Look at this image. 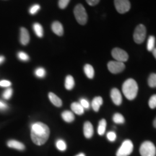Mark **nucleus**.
<instances>
[{
  "instance_id": "1",
  "label": "nucleus",
  "mask_w": 156,
  "mask_h": 156,
  "mask_svg": "<svg viewBox=\"0 0 156 156\" xmlns=\"http://www.w3.org/2000/svg\"><path fill=\"white\" fill-rule=\"evenodd\" d=\"M50 135V129L42 122L34 123L31 126V139L34 144L42 145L47 141Z\"/></svg>"
},
{
  "instance_id": "2",
  "label": "nucleus",
  "mask_w": 156,
  "mask_h": 156,
  "mask_svg": "<svg viewBox=\"0 0 156 156\" xmlns=\"http://www.w3.org/2000/svg\"><path fill=\"white\" fill-rule=\"evenodd\" d=\"M122 91L126 98L130 101L134 100L138 93L137 83L132 78L126 80L122 85Z\"/></svg>"
},
{
  "instance_id": "3",
  "label": "nucleus",
  "mask_w": 156,
  "mask_h": 156,
  "mask_svg": "<svg viewBox=\"0 0 156 156\" xmlns=\"http://www.w3.org/2000/svg\"><path fill=\"white\" fill-rule=\"evenodd\" d=\"M74 15H75V19L80 24H86L87 21V15L85 7L83 5L79 4L75 6V9H74Z\"/></svg>"
},
{
  "instance_id": "4",
  "label": "nucleus",
  "mask_w": 156,
  "mask_h": 156,
  "mask_svg": "<svg viewBox=\"0 0 156 156\" xmlns=\"http://www.w3.org/2000/svg\"><path fill=\"white\" fill-rule=\"evenodd\" d=\"M140 153L142 156H155V146L152 142H144L140 147Z\"/></svg>"
},
{
  "instance_id": "5",
  "label": "nucleus",
  "mask_w": 156,
  "mask_h": 156,
  "mask_svg": "<svg viewBox=\"0 0 156 156\" xmlns=\"http://www.w3.org/2000/svg\"><path fill=\"white\" fill-rule=\"evenodd\" d=\"M146 32H147V30H146V28L145 25L142 24L138 25L136 27L135 30H134L133 35L134 42L138 44L143 43L144 41L145 40Z\"/></svg>"
},
{
  "instance_id": "6",
  "label": "nucleus",
  "mask_w": 156,
  "mask_h": 156,
  "mask_svg": "<svg viewBox=\"0 0 156 156\" xmlns=\"http://www.w3.org/2000/svg\"><path fill=\"white\" fill-rule=\"evenodd\" d=\"M133 151V144L131 140H126L116 152V156H129Z\"/></svg>"
},
{
  "instance_id": "7",
  "label": "nucleus",
  "mask_w": 156,
  "mask_h": 156,
  "mask_svg": "<svg viewBox=\"0 0 156 156\" xmlns=\"http://www.w3.org/2000/svg\"><path fill=\"white\" fill-rule=\"evenodd\" d=\"M114 5L117 12L121 14L127 12L131 7V4L129 0H114Z\"/></svg>"
},
{
  "instance_id": "8",
  "label": "nucleus",
  "mask_w": 156,
  "mask_h": 156,
  "mask_svg": "<svg viewBox=\"0 0 156 156\" xmlns=\"http://www.w3.org/2000/svg\"><path fill=\"white\" fill-rule=\"evenodd\" d=\"M112 54L116 61L124 62H126L129 58V55L124 50L119 48H114L112 50Z\"/></svg>"
},
{
  "instance_id": "9",
  "label": "nucleus",
  "mask_w": 156,
  "mask_h": 156,
  "mask_svg": "<svg viewBox=\"0 0 156 156\" xmlns=\"http://www.w3.org/2000/svg\"><path fill=\"white\" fill-rule=\"evenodd\" d=\"M108 69L113 74H118L125 69V64L124 62L118 61H111L108 63Z\"/></svg>"
},
{
  "instance_id": "10",
  "label": "nucleus",
  "mask_w": 156,
  "mask_h": 156,
  "mask_svg": "<svg viewBox=\"0 0 156 156\" xmlns=\"http://www.w3.org/2000/svg\"><path fill=\"white\" fill-rule=\"evenodd\" d=\"M111 98L116 106H119L122 102V97L120 91L117 88H113L111 91Z\"/></svg>"
},
{
  "instance_id": "11",
  "label": "nucleus",
  "mask_w": 156,
  "mask_h": 156,
  "mask_svg": "<svg viewBox=\"0 0 156 156\" xmlns=\"http://www.w3.org/2000/svg\"><path fill=\"white\" fill-rule=\"evenodd\" d=\"M20 41L22 45H27L30 41V35L28 30L25 28H20Z\"/></svg>"
},
{
  "instance_id": "12",
  "label": "nucleus",
  "mask_w": 156,
  "mask_h": 156,
  "mask_svg": "<svg viewBox=\"0 0 156 156\" xmlns=\"http://www.w3.org/2000/svg\"><path fill=\"white\" fill-rule=\"evenodd\" d=\"M83 132L84 135L87 139L91 138L93 135V127L92 124L89 122H85L83 126Z\"/></svg>"
},
{
  "instance_id": "13",
  "label": "nucleus",
  "mask_w": 156,
  "mask_h": 156,
  "mask_svg": "<svg viewBox=\"0 0 156 156\" xmlns=\"http://www.w3.org/2000/svg\"><path fill=\"white\" fill-rule=\"evenodd\" d=\"M51 29L54 34L58 36H62L64 34V28L62 23L58 21H54L51 25Z\"/></svg>"
},
{
  "instance_id": "14",
  "label": "nucleus",
  "mask_w": 156,
  "mask_h": 156,
  "mask_svg": "<svg viewBox=\"0 0 156 156\" xmlns=\"http://www.w3.org/2000/svg\"><path fill=\"white\" fill-rule=\"evenodd\" d=\"M7 145L9 147L15 148V149L19 150V151H23L25 149V145H23L22 142L17 141V140H9V141L7 142Z\"/></svg>"
},
{
  "instance_id": "15",
  "label": "nucleus",
  "mask_w": 156,
  "mask_h": 156,
  "mask_svg": "<svg viewBox=\"0 0 156 156\" xmlns=\"http://www.w3.org/2000/svg\"><path fill=\"white\" fill-rule=\"evenodd\" d=\"M48 98H49L51 102L56 107H61L62 106V101L57 95L53 93H48Z\"/></svg>"
},
{
  "instance_id": "16",
  "label": "nucleus",
  "mask_w": 156,
  "mask_h": 156,
  "mask_svg": "<svg viewBox=\"0 0 156 156\" xmlns=\"http://www.w3.org/2000/svg\"><path fill=\"white\" fill-rule=\"evenodd\" d=\"M91 104H92L93 110H94L95 112H98L99 111V109H100L101 105L103 104V98L100 96L95 97L93 100Z\"/></svg>"
},
{
  "instance_id": "17",
  "label": "nucleus",
  "mask_w": 156,
  "mask_h": 156,
  "mask_svg": "<svg viewBox=\"0 0 156 156\" xmlns=\"http://www.w3.org/2000/svg\"><path fill=\"white\" fill-rule=\"evenodd\" d=\"M71 108H72V110H73V112L76 114H77V115L83 114L84 108L81 106V104L80 103L74 102L72 103Z\"/></svg>"
},
{
  "instance_id": "18",
  "label": "nucleus",
  "mask_w": 156,
  "mask_h": 156,
  "mask_svg": "<svg viewBox=\"0 0 156 156\" xmlns=\"http://www.w3.org/2000/svg\"><path fill=\"white\" fill-rule=\"evenodd\" d=\"M84 72H85V74L89 79H93L94 77L95 71L93 66L90 65V64H87L84 66Z\"/></svg>"
},
{
  "instance_id": "19",
  "label": "nucleus",
  "mask_w": 156,
  "mask_h": 156,
  "mask_svg": "<svg viewBox=\"0 0 156 156\" xmlns=\"http://www.w3.org/2000/svg\"><path fill=\"white\" fill-rule=\"evenodd\" d=\"M62 119H63L64 122L70 123L73 122L74 120H75V115L72 112H69V111H65L62 114Z\"/></svg>"
},
{
  "instance_id": "20",
  "label": "nucleus",
  "mask_w": 156,
  "mask_h": 156,
  "mask_svg": "<svg viewBox=\"0 0 156 156\" xmlns=\"http://www.w3.org/2000/svg\"><path fill=\"white\" fill-rule=\"evenodd\" d=\"M64 86L65 88L68 90H71L75 86V80L73 76L68 75L67 76L65 79V83H64Z\"/></svg>"
},
{
  "instance_id": "21",
  "label": "nucleus",
  "mask_w": 156,
  "mask_h": 156,
  "mask_svg": "<svg viewBox=\"0 0 156 156\" xmlns=\"http://www.w3.org/2000/svg\"><path fill=\"white\" fill-rule=\"evenodd\" d=\"M34 30L36 36L39 38H42L44 36V29H43L42 25L38 23H36L34 24Z\"/></svg>"
},
{
  "instance_id": "22",
  "label": "nucleus",
  "mask_w": 156,
  "mask_h": 156,
  "mask_svg": "<svg viewBox=\"0 0 156 156\" xmlns=\"http://www.w3.org/2000/svg\"><path fill=\"white\" fill-rule=\"evenodd\" d=\"M106 129V121L103 119L99 122L98 127V133L99 135H103Z\"/></svg>"
},
{
  "instance_id": "23",
  "label": "nucleus",
  "mask_w": 156,
  "mask_h": 156,
  "mask_svg": "<svg viewBox=\"0 0 156 156\" xmlns=\"http://www.w3.org/2000/svg\"><path fill=\"white\" fill-rule=\"evenodd\" d=\"M155 38L153 36H151L147 40V48L149 51H153V50L155 48Z\"/></svg>"
},
{
  "instance_id": "24",
  "label": "nucleus",
  "mask_w": 156,
  "mask_h": 156,
  "mask_svg": "<svg viewBox=\"0 0 156 156\" xmlns=\"http://www.w3.org/2000/svg\"><path fill=\"white\" fill-rule=\"evenodd\" d=\"M147 83L151 87H156V73H152L150 75Z\"/></svg>"
},
{
  "instance_id": "25",
  "label": "nucleus",
  "mask_w": 156,
  "mask_h": 156,
  "mask_svg": "<svg viewBox=\"0 0 156 156\" xmlns=\"http://www.w3.org/2000/svg\"><path fill=\"white\" fill-rule=\"evenodd\" d=\"M113 120H114V122L116 123V124H122L124 123V117L121 114L116 113V114H115L114 115V116H113Z\"/></svg>"
},
{
  "instance_id": "26",
  "label": "nucleus",
  "mask_w": 156,
  "mask_h": 156,
  "mask_svg": "<svg viewBox=\"0 0 156 156\" xmlns=\"http://www.w3.org/2000/svg\"><path fill=\"white\" fill-rule=\"evenodd\" d=\"M46 70L43 67H38L35 70V75L38 78H44L46 76Z\"/></svg>"
},
{
  "instance_id": "27",
  "label": "nucleus",
  "mask_w": 156,
  "mask_h": 156,
  "mask_svg": "<svg viewBox=\"0 0 156 156\" xmlns=\"http://www.w3.org/2000/svg\"><path fill=\"white\" fill-rule=\"evenodd\" d=\"M56 147L58 148L59 151H64L67 149V145H66L65 142L62 140H58L56 142Z\"/></svg>"
},
{
  "instance_id": "28",
  "label": "nucleus",
  "mask_w": 156,
  "mask_h": 156,
  "mask_svg": "<svg viewBox=\"0 0 156 156\" xmlns=\"http://www.w3.org/2000/svg\"><path fill=\"white\" fill-rule=\"evenodd\" d=\"M17 57H18L20 60H21L23 62H27L30 59V57H29L28 54L23 51H19L17 53Z\"/></svg>"
},
{
  "instance_id": "29",
  "label": "nucleus",
  "mask_w": 156,
  "mask_h": 156,
  "mask_svg": "<svg viewBox=\"0 0 156 156\" xmlns=\"http://www.w3.org/2000/svg\"><path fill=\"white\" fill-rule=\"evenodd\" d=\"M40 8H41L40 5H38V4H35V5L30 7V9H29V12H30L31 15H35L38 12Z\"/></svg>"
},
{
  "instance_id": "30",
  "label": "nucleus",
  "mask_w": 156,
  "mask_h": 156,
  "mask_svg": "<svg viewBox=\"0 0 156 156\" xmlns=\"http://www.w3.org/2000/svg\"><path fill=\"white\" fill-rule=\"evenodd\" d=\"M148 104H149L150 108L152 109H154L156 108V95H152L151 98H150Z\"/></svg>"
},
{
  "instance_id": "31",
  "label": "nucleus",
  "mask_w": 156,
  "mask_h": 156,
  "mask_svg": "<svg viewBox=\"0 0 156 156\" xmlns=\"http://www.w3.org/2000/svg\"><path fill=\"white\" fill-rule=\"evenodd\" d=\"M70 0H58V7L60 9H65L67 7Z\"/></svg>"
},
{
  "instance_id": "32",
  "label": "nucleus",
  "mask_w": 156,
  "mask_h": 156,
  "mask_svg": "<svg viewBox=\"0 0 156 156\" xmlns=\"http://www.w3.org/2000/svg\"><path fill=\"white\" fill-rule=\"evenodd\" d=\"M12 95V90L9 88L6 90L5 92L3 93V98L5 99H9Z\"/></svg>"
},
{
  "instance_id": "33",
  "label": "nucleus",
  "mask_w": 156,
  "mask_h": 156,
  "mask_svg": "<svg viewBox=\"0 0 156 156\" xmlns=\"http://www.w3.org/2000/svg\"><path fill=\"white\" fill-rule=\"evenodd\" d=\"M80 103L81 104V106L83 107L84 109H87L89 108L90 107V103L88 102V101L86 100L85 98H81L80 101Z\"/></svg>"
},
{
  "instance_id": "34",
  "label": "nucleus",
  "mask_w": 156,
  "mask_h": 156,
  "mask_svg": "<svg viewBox=\"0 0 156 156\" xmlns=\"http://www.w3.org/2000/svg\"><path fill=\"white\" fill-rule=\"evenodd\" d=\"M107 138H108V140H109V141L114 142L116 140V134H115V132H109L107 134Z\"/></svg>"
},
{
  "instance_id": "35",
  "label": "nucleus",
  "mask_w": 156,
  "mask_h": 156,
  "mask_svg": "<svg viewBox=\"0 0 156 156\" xmlns=\"http://www.w3.org/2000/svg\"><path fill=\"white\" fill-rule=\"evenodd\" d=\"M10 85H11V83L8 80H4L0 81V86L1 87H9Z\"/></svg>"
},
{
  "instance_id": "36",
  "label": "nucleus",
  "mask_w": 156,
  "mask_h": 156,
  "mask_svg": "<svg viewBox=\"0 0 156 156\" xmlns=\"http://www.w3.org/2000/svg\"><path fill=\"white\" fill-rule=\"evenodd\" d=\"M86 2L89 5L95 6L97 4H98L99 2H100V0H86Z\"/></svg>"
},
{
  "instance_id": "37",
  "label": "nucleus",
  "mask_w": 156,
  "mask_h": 156,
  "mask_svg": "<svg viewBox=\"0 0 156 156\" xmlns=\"http://www.w3.org/2000/svg\"><path fill=\"white\" fill-rule=\"evenodd\" d=\"M7 108V106L6 103L0 101V110H6Z\"/></svg>"
},
{
  "instance_id": "38",
  "label": "nucleus",
  "mask_w": 156,
  "mask_h": 156,
  "mask_svg": "<svg viewBox=\"0 0 156 156\" xmlns=\"http://www.w3.org/2000/svg\"><path fill=\"white\" fill-rule=\"evenodd\" d=\"M5 58L3 56H0V64H2L3 62H5Z\"/></svg>"
},
{
  "instance_id": "39",
  "label": "nucleus",
  "mask_w": 156,
  "mask_h": 156,
  "mask_svg": "<svg viewBox=\"0 0 156 156\" xmlns=\"http://www.w3.org/2000/svg\"><path fill=\"white\" fill-rule=\"evenodd\" d=\"M153 54L154 56V57H155L156 58V48H154V49L153 50Z\"/></svg>"
},
{
  "instance_id": "40",
  "label": "nucleus",
  "mask_w": 156,
  "mask_h": 156,
  "mask_svg": "<svg viewBox=\"0 0 156 156\" xmlns=\"http://www.w3.org/2000/svg\"><path fill=\"white\" fill-rule=\"evenodd\" d=\"M153 126H154V127L156 128V117H155V119L153 121Z\"/></svg>"
},
{
  "instance_id": "41",
  "label": "nucleus",
  "mask_w": 156,
  "mask_h": 156,
  "mask_svg": "<svg viewBox=\"0 0 156 156\" xmlns=\"http://www.w3.org/2000/svg\"><path fill=\"white\" fill-rule=\"evenodd\" d=\"M76 156H85V154L80 153V154H78V155H77Z\"/></svg>"
}]
</instances>
